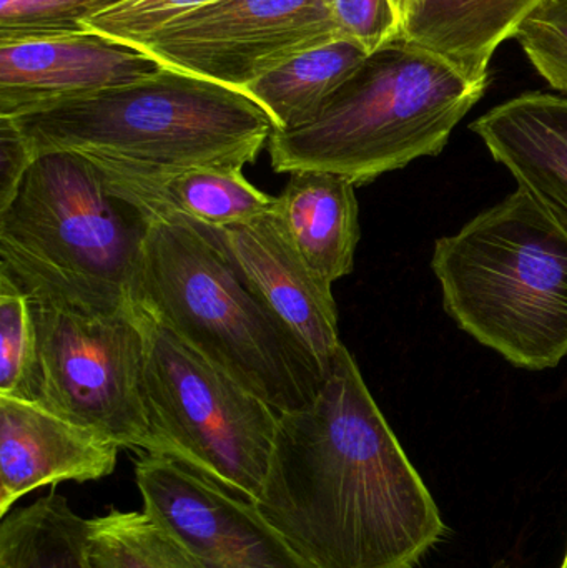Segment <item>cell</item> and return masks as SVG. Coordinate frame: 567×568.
Here are the masks:
<instances>
[{
    "label": "cell",
    "instance_id": "obj_1",
    "mask_svg": "<svg viewBox=\"0 0 567 568\" xmlns=\"http://www.w3.org/2000/svg\"><path fill=\"white\" fill-rule=\"evenodd\" d=\"M253 504L318 568H415L448 530L345 344L312 404L280 416Z\"/></svg>",
    "mask_w": 567,
    "mask_h": 568
},
{
    "label": "cell",
    "instance_id": "obj_2",
    "mask_svg": "<svg viewBox=\"0 0 567 568\" xmlns=\"http://www.w3.org/2000/svg\"><path fill=\"white\" fill-rule=\"evenodd\" d=\"M0 116L12 120L36 155L72 152L105 169L142 172L243 170L276 132L242 90L166 67L139 82Z\"/></svg>",
    "mask_w": 567,
    "mask_h": 568
},
{
    "label": "cell",
    "instance_id": "obj_3",
    "mask_svg": "<svg viewBox=\"0 0 567 568\" xmlns=\"http://www.w3.org/2000/svg\"><path fill=\"white\" fill-rule=\"evenodd\" d=\"M149 230V216L85 156L39 153L0 209V273L33 304L133 311Z\"/></svg>",
    "mask_w": 567,
    "mask_h": 568
},
{
    "label": "cell",
    "instance_id": "obj_4",
    "mask_svg": "<svg viewBox=\"0 0 567 568\" xmlns=\"http://www.w3.org/2000/svg\"><path fill=\"white\" fill-rule=\"evenodd\" d=\"M136 303L276 413L312 404L323 376L202 226L150 219Z\"/></svg>",
    "mask_w": 567,
    "mask_h": 568
},
{
    "label": "cell",
    "instance_id": "obj_5",
    "mask_svg": "<svg viewBox=\"0 0 567 568\" xmlns=\"http://www.w3.org/2000/svg\"><path fill=\"white\" fill-rule=\"evenodd\" d=\"M443 306L469 336L525 369L567 356V233L525 190L433 250Z\"/></svg>",
    "mask_w": 567,
    "mask_h": 568
},
{
    "label": "cell",
    "instance_id": "obj_6",
    "mask_svg": "<svg viewBox=\"0 0 567 568\" xmlns=\"http://www.w3.org/2000/svg\"><path fill=\"white\" fill-rule=\"evenodd\" d=\"M486 87L439 57L393 40L363 60L312 123L273 133L272 169L335 173L355 186L375 182L439 155Z\"/></svg>",
    "mask_w": 567,
    "mask_h": 568
},
{
    "label": "cell",
    "instance_id": "obj_7",
    "mask_svg": "<svg viewBox=\"0 0 567 568\" xmlns=\"http://www.w3.org/2000/svg\"><path fill=\"white\" fill-rule=\"evenodd\" d=\"M143 327V396L160 454L255 503L280 414L145 311Z\"/></svg>",
    "mask_w": 567,
    "mask_h": 568
},
{
    "label": "cell",
    "instance_id": "obj_8",
    "mask_svg": "<svg viewBox=\"0 0 567 568\" xmlns=\"http://www.w3.org/2000/svg\"><path fill=\"white\" fill-rule=\"evenodd\" d=\"M40 406L112 440L160 454L143 396L146 337L142 307L115 314L33 304Z\"/></svg>",
    "mask_w": 567,
    "mask_h": 568
},
{
    "label": "cell",
    "instance_id": "obj_9",
    "mask_svg": "<svg viewBox=\"0 0 567 568\" xmlns=\"http://www.w3.org/2000/svg\"><path fill=\"white\" fill-rule=\"evenodd\" d=\"M343 40L326 0H219L136 43L160 65L236 90L300 53Z\"/></svg>",
    "mask_w": 567,
    "mask_h": 568
},
{
    "label": "cell",
    "instance_id": "obj_10",
    "mask_svg": "<svg viewBox=\"0 0 567 568\" xmlns=\"http://www.w3.org/2000/svg\"><path fill=\"white\" fill-rule=\"evenodd\" d=\"M149 514L195 568H318L265 519L252 500L163 454L136 459Z\"/></svg>",
    "mask_w": 567,
    "mask_h": 568
},
{
    "label": "cell",
    "instance_id": "obj_11",
    "mask_svg": "<svg viewBox=\"0 0 567 568\" xmlns=\"http://www.w3.org/2000/svg\"><path fill=\"white\" fill-rule=\"evenodd\" d=\"M202 229L325 377L343 346L333 284L310 268L275 213L226 229Z\"/></svg>",
    "mask_w": 567,
    "mask_h": 568
},
{
    "label": "cell",
    "instance_id": "obj_12",
    "mask_svg": "<svg viewBox=\"0 0 567 568\" xmlns=\"http://www.w3.org/2000/svg\"><path fill=\"white\" fill-rule=\"evenodd\" d=\"M163 69L136 47L85 30L0 36V115L139 82Z\"/></svg>",
    "mask_w": 567,
    "mask_h": 568
},
{
    "label": "cell",
    "instance_id": "obj_13",
    "mask_svg": "<svg viewBox=\"0 0 567 568\" xmlns=\"http://www.w3.org/2000/svg\"><path fill=\"white\" fill-rule=\"evenodd\" d=\"M120 449L40 404L0 396V517L39 487L110 476Z\"/></svg>",
    "mask_w": 567,
    "mask_h": 568
},
{
    "label": "cell",
    "instance_id": "obj_14",
    "mask_svg": "<svg viewBox=\"0 0 567 568\" xmlns=\"http://www.w3.org/2000/svg\"><path fill=\"white\" fill-rule=\"evenodd\" d=\"M493 159L567 233V99L523 93L472 123Z\"/></svg>",
    "mask_w": 567,
    "mask_h": 568
},
{
    "label": "cell",
    "instance_id": "obj_15",
    "mask_svg": "<svg viewBox=\"0 0 567 568\" xmlns=\"http://www.w3.org/2000/svg\"><path fill=\"white\" fill-rule=\"evenodd\" d=\"M399 42L448 62L475 83L488 85L493 53L546 0H389Z\"/></svg>",
    "mask_w": 567,
    "mask_h": 568
},
{
    "label": "cell",
    "instance_id": "obj_16",
    "mask_svg": "<svg viewBox=\"0 0 567 568\" xmlns=\"http://www.w3.org/2000/svg\"><path fill=\"white\" fill-rule=\"evenodd\" d=\"M95 166L117 195L149 219L162 216L205 229H226L269 215L276 205V196L260 192L243 176V170L142 172Z\"/></svg>",
    "mask_w": 567,
    "mask_h": 568
},
{
    "label": "cell",
    "instance_id": "obj_17",
    "mask_svg": "<svg viewBox=\"0 0 567 568\" xmlns=\"http://www.w3.org/2000/svg\"><path fill=\"white\" fill-rule=\"evenodd\" d=\"M273 213L310 268L335 284L353 272L360 236L355 183L326 172H293Z\"/></svg>",
    "mask_w": 567,
    "mask_h": 568
},
{
    "label": "cell",
    "instance_id": "obj_18",
    "mask_svg": "<svg viewBox=\"0 0 567 568\" xmlns=\"http://www.w3.org/2000/svg\"><path fill=\"white\" fill-rule=\"evenodd\" d=\"M366 57V50L350 40L323 43L260 77L243 92L269 112L276 130L288 132L312 123Z\"/></svg>",
    "mask_w": 567,
    "mask_h": 568
},
{
    "label": "cell",
    "instance_id": "obj_19",
    "mask_svg": "<svg viewBox=\"0 0 567 568\" xmlns=\"http://www.w3.org/2000/svg\"><path fill=\"white\" fill-rule=\"evenodd\" d=\"M0 568H95L89 520L55 493L10 510L0 524Z\"/></svg>",
    "mask_w": 567,
    "mask_h": 568
},
{
    "label": "cell",
    "instance_id": "obj_20",
    "mask_svg": "<svg viewBox=\"0 0 567 568\" xmlns=\"http://www.w3.org/2000/svg\"><path fill=\"white\" fill-rule=\"evenodd\" d=\"M89 554L95 568H195L182 547L149 514L89 519Z\"/></svg>",
    "mask_w": 567,
    "mask_h": 568
},
{
    "label": "cell",
    "instance_id": "obj_21",
    "mask_svg": "<svg viewBox=\"0 0 567 568\" xmlns=\"http://www.w3.org/2000/svg\"><path fill=\"white\" fill-rule=\"evenodd\" d=\"M39 337L32 301L0 273V396L40 403Z\"/></svg>",
    "mask_w": 567,
    "mask_h": 568
},
{
    "label": "cell",
    "instance_id": "obj_22",
    "mask_svg": "<svg viewBox=\"0 0 567 568\" xmlns=\"http://www.w3.org/2000/svg\"><path fill=\"white\" fill-rule=\"evenodd\" d=\"M219 0H125L79 23L85 32L136 45L179 17Z\"/></svg>",
    "mask_w": 567,
    "mask_h": 568
},
{
    "label": "cell",
    "instance_id": "obj_23",
    "mask_svg": "<svg viewBox=\"0 0 567 568\" xmlns=\"http://www.w3.org/2000/svg\"><path fill=\"white\" fill-rule=\"evenodd\" d=\"M543 79L567 95V0H546L516 33Z\"/></svg>",
    "mask_w": 567,
    "mask_h": 568
},
{
    "label": "cell",
    "instance_id": "obj_24",
    "mask_svg": "<svg viewBox=\"0 0 567 568\" xmlns=\"http://www.w3.org/2000/svg\"><path fill=\"white\" fill-rule=\"evenodd\" d=\"M125 0H0V36L82 32L79 23Z\"/></svg>",
    "mask_w": 567,
    "mask_h": 568
},
{
    "label": "cell",
    "instance_id": "obj_25",
    "mask_svg": "<svg viewBox=\"0 0 567 568\" xmlns=\"http://www.w3.org/2000/svg\"><path fill=\"white\" fill-rule=\"evenodd\" d=\"M330 17L343 40L376 52L398 37V17L389 0H326Z\"/></svg>",
    "mask_w": 567,
    "mask_h": 568
},
{
    "label": "cell",
    "instance_id": "obj_26",
    "mask_svg": "<svg viewBox=\"0 0 567 568\" xmlns=\"http://www.w3.org/2000/svg\"><path fill=\"white\" fill-rule=\"evenodd\" d=\"M36 156L12 120L0 116V209L16 195Z\"/></svg>",
    "mask_w": 567,
    "mask_h": 568
},
{
    "label": "cell",
    "instance_id": "obj_27",
    "mask_svg": "<svg viewBox=\"0 0 567 568\" xmlns=\"http://www.w3.org/2000/svg\"><path fill=\"white\" fill-rule=\"evenodd\" d=\"M561 568H567V549L565 554V559H563Z\"/></svg>",
    "mask_w": 567,
    "mask_h": 568
},
{
    "label": "cell",
    "instance_id": "obj_28",
    "mask_svg": "<svg viewBox=\"0 0 567 568\" xmlns=\"http://www.w3.org/2000/svg\"><path fill=\"white\" fill-rule=\"evenodd\" d=\"M495 568H516V567L506 566V564H498V566H496Z\"/></svg>",
    "mask_w": 567,
    "mask_h": 568
}]
</instances>
